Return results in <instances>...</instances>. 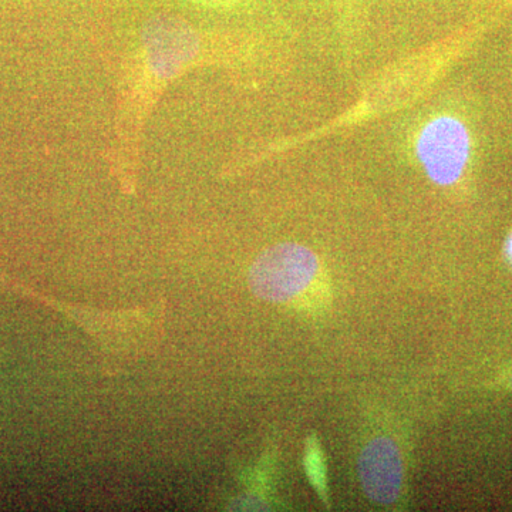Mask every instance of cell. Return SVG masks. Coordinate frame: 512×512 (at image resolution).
Here are the masks:
<instances>
[{
  "mask_svg": "<svg viewBox=\"0 0 512 512\" xmlns=\"http://www.w3.org/2000/svg\"><path fill=\"white\" fill-rule=\"evenodd\" d=\"M252 50L238 37L204 32L175 16L148 20L127 64L117 101L110 165L121 184L136 183L144 126L168 84L197 67L231 66L248 60Z\"/></svg>",
  "mask_w": 512,
  "mask_h": 512,
  "instance_id": "1",
  "label": "cell"
},
{
  "mask_svg": "<svg viewBox=\"0 0 512 512\" xmlns=\"http://www.w3.org/2000/svg\"><path fill=\"white\" fill-rule=\"evenodd\" d=\"M487 23L488 20L477 19L453 35L389 64L366 84L355 103L335 119L326 121L308 133L264 144L229 165L239 170L265 163L312 141L335 136L412 106L443 79L458 59L466 55Z\"/></svg>",
  "mask_w": 512,
  "mask_h": 512,
  "instance_id": "2",
  "label": "cell"
},
{
  "mask_svg": "<svg viewBox=\"0 0 512 512\" xmlns=\"http://www.w3.org/2000/svg\"><path fill=\"white\" fill-rule=\"evenodd\" d=\"M320 271L318 255L301 244L285 242L265 249L249 271V285L256 296L285 302L312 285Z\"/></svg>",
  "mask_w": 512,
  "mask_h": 512,
  "instance_id": "3",
  "label": "cell"
},
{
  "mask_svg": "<svg viewBox=\"0 0 512 512\" xmlns=\"http://www.w3.org/2000/svg\"><path fill=\"white\" fill-rule=\"evenodd\" d=\"M471 136L467 124L453 114H437L421 126L416 154L433 183L450 187L466 174L471 160Z\"/></svg>",
  "mask_w": 512,
  "mask_h": 512,
  "instance_id": "4",
  "label": "cell"
},
{
  "mask_svg": "<svg viewBox=\"0 0 512 512\" xmlns=\"http://www.w3.org/2000/svg\"><path fill=\"white\" fill-rule=\"evenodd\" d=\"M359 477L370 500L396 503L403 484L402 456L396 443L386 437L370 441L360 454Z\"/></svg>",
  "mask_w": 512,
  "mask_h": 512,
  "instance_id": "5",
  "label": "cell"
},
{
  "mask_svg": "<svg viewBox=\"0 0 512 512\" xmlns=\"http://www.w3.org/2000/svg\"><path fill=\"white\" fill-rule=\"evenodd\" d=\"M305 467L309 481L316 488L320 497L325 500L328 495V477H326L325 457H323L318 441H309L308 448H306Z\"/></svg>",
  "mask_w": 512,
  "mask_h": 512,
  "instance_id": "6",
  "label": "cell"
},
{
  "mask_svg": "<svg viewBox=\"0 0 512 512\" xmlns=\"http://www.w3.org/2000/svg\"><path fill=\"white\" fill-rule=\"evenodd\" d=\"M340 25L345 32H355L363 16L365 0H333Z\"/></svg>",
  "mask_w": 512,
  "mask_h": 512,
  "instance_id": "7",
  "label": "cell"
},
{
  "mask_svg": "<svg viewBox=\"0 0 512 512\" xmlns=\"http://www.w3.org/2000/svg\"><path fill=\"white\" fill-rule=\"evenodd\" d=\"M194 2L200 3L202 6H208V8L228 9L238 5L241 0H194Z\"/></svg>",
  "mask_w": 512,
  "mask_h": 512,
  "instance_id": "8",
  "label": "cell"
},
{
  "mask_svg": "<svg viewBox=\"0 0 512 512\" xmlns=\"http://www.w3.org/2000/svg\"><path fill=\"white\" fill-rule=\"evenodd\" d=\"M508 254H510L512 259V237L510 239V242H508Z\"/></svg>",
  "mask_w": 512,
  "mask_h": 512,
  "instance_id": "9",
  "label": "cell"
}]
</instances>
